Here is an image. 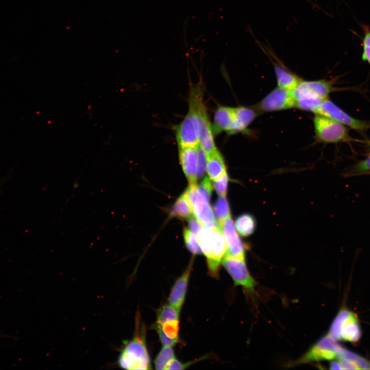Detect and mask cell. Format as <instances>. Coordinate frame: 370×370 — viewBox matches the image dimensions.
Instances as JSON below:
<instances>
[{"label":"cell","mask_w":370,"mask_h":370,"mask_svg":"<svg viewBox=\"0 0 370 370\" xmlns=\"http://www.w3.org/2000/svg\"><path fill=\"white\" fill-rule=\"evenodd\" d=\"M198 190L208 199H210L212 193V185L208 177L203 178L200 184L197 186Z\"/></svg>","instance_id":"cell-32"},{"label":"cell","mask_w":370,"mask_h":370,"mask_svg":"<svg viewBox=\"0 0 370 370\" xmlns=\"http://www.w3.org/2000/svg\"><path fill=\"white\" fill-rule=\"evenodd\" d=\"M235 228L243 236L251 235L256 228V221L251 214L245 213L239 216L235 221Z\"/></svg>","instance_id":"cell-21"},{"label":"cell","mask_w":370,"mask_h":370,"mask_svg":"<svg viewBox=\"0 0 370 370\" xmlns=\"http://www.w3.org/2000/svg\"><path fill=\"white\" fill-rule=\"evenodd\" d=\"M189 229L195 234H197L198 231L201 227V224L194 217H190L189 218Z\"/></svg>","instance_id":"cell-36"},{"label":"cell","mask_w":370,"mask_h":370,"mask_svg":"<svg viewBox=\"0 0 370 370\" xmlns=\"http://www.w3.org/2000/svg\"><path fill=\"white\" fill-rule=\"evenodd\" d=\"M335 340L329 335L321 338L298 361L299 363L330 360L337 357L343 349Z\"/></svg>","instance_id":"cell-6"},{"label":"cell","mask_w":370,"mask_h":370,"mask_svg":"<svg viewBox=\"0 0 370 370\" xmlns=\"http://www.w3.org/2000/svg\"><path fill=\"white\" fill-rule=\"evenodd\" d=\"M196 235L201 252L206 257L210 273L217 276L227 250L224 236L218 225L202 226Z\"/></svg>","instance_id":"cell-3"},{"label":"cell","mask_w":370,"mask_h":370,"mask_svg":"<svg viewBox=\"0 0 370 370\" xmlns=\"http://www.w3.org/2000/svg\"><path fill=\"white\" fill-rule=\"evenodd\" d=\"M234 119V107L221 106L215 110L212 126L214 133L223 132L230 135Z\"/></svg>","instance_id":"cell-16"},{"label":"cell","mask_w":370,"mask_h":370,"mask_svg":"<svg viewBox=\"0 0 370 370\" xmlns=\"http://www.w3.org/2000/svg\"><path fill=\"white\" fill-rule=\"evenodd\" d=\"M225 196H220L213 207L214 215L218 226L231 217L229 203Z\"/></svg>","instance_id":"cell-23"},{"label":"cell","mask_w":370,"mask_h":370,"mask_svg":"<svg viewBox=\"0 0 370 370\" xmlns=\"http://www.w3.org/2000/svg\"><path fill=\"white\" fill-rule=\"evenodd\" d=\"M228 183V176L227 172L216 181H214L213 187L219 196H226Z\"/></svg>","instance_id":"cell-31"},{"label":"cell","mask_w":370,"mask_h":370,"mask_svg":"<svg viewBox=\"0 0 370 370\" xmlns=\"http://www.w3.org/2000/svg\"><path fill=\"white\" fill-rule=\"evenodd\" d=\"M221 263L235 285L242 286L251 292L254 291L255 281L248 270L245 259L225 255Z\"/></svg>","instance_id":"cell-7"},{"label":"cell","mask_w":370,"mask_h":370,"mask_svg":"<svg viewBox=\"0 0 370 370\" xmlns=\"http://www.w3.org/2000/svg\"><path fill=\"white\" fill-rule=\"evenodd\" d=\"M184 238L186 247L194 254H199L201 253L198 239L196 234L190 229L185 228L183 231Z\"/></svg>","instance_id":"cell-28"},{"label":"cell","mask_w":370,"mask_h":370,"mask_svg":"<svg viewBox=\"0 0 370 370\" xmlns=\"http://www.w3.org/2000/svg\"><path fill=\"white\" fill-rule=\"evenodd\" d=\"M192 263L191 262L183 273L176 280L170 293L169 304L179 311H180L185 300Z\"/></svg>","instance_id":"cell-15"},{"label":"cell","mask_w":370,"mask_h":370,"mask_svg":"<svg viewBox=\"0 0 370 370\" xmlns=\"http://www.w3.org/2000/svg\"><path fill=\"white\" fill-rule=\"evenodd\" d=\"M339 362L342 369H359L355 362L348 359L340 358Z\"/></svg>","instance_id":"cell-34"},{"label":"cell","mask_w":370,"mask_h":370,"mask_svg":"<svg viewBox=\"0 0 370 370\" xmlns=\"http://www.w3.org/2000/svg\"><path fill=\"white\" fill-rule=\"evenodd\" d=\"M206 171L210 178L214 181H216L226 172L223 157L218 150L206 155Z\"/></svg>","instance_id":"cell-18"},{"label":"cell","mask_w":370,"mask_h":370,"mask_svg":"<svg viewBox=\"0 0 370 370\" xmlns=\"http://www.w3.org/2000/svg\"><path fill=\"white\" fill-rule=\"evenodd\" d=\"M227 246L225 255L245 259V247L237 234L231 217L219 226Z\"/></svg>","instance_id":"cell-11"},{"label":"cell","mask_w":370,"mask_h":370,"mask_svg":"<svg viewBox=\"0 0 370 370\" xmlns=\"http://www.w3.org/2000/svg\"><path fill=\"white\" fill-rule=\"evenodd\" d=\"M179 312L180 311L170 304L163 305L157 312L155 325L167 321L179 320Z\"/></svg>","instance_id":"cell-25"},{"label":"cell","mask_w":370,"mask_h":370,"mask_svg":"<svg viewBox=\"0 0 370 370\" xmlns=\"http://www.w3.org/2000/svg\"><path fill=\"white\" fill-rule=\"evenodd\" d=\"M192 214L191 203L184 193L176 201L170 214L173 217L185 219L191 217Z\"/></svg>","instance_id":"cell-20"},{"label":"cell","mask_w":370,"mask_h":370,"mask_svg":"<svg viewBox=\"0 0 370 370\" xmlns=\"http://www.w3.org/2000/svg\"><path fill=\"white\" fill-rule=\"evenodd\" d=\"M358 172L370 171V155L364 160L361 161L356 168Z\"/></svg>","instance_id":"cell-35"},{"label":"cell","mask_w":370,"mask_h":370,"mask_svg":"<svg viewBox=\"0 0 370 370\" xmlns=\"http://www.w3.org/2000/svg\"><path fill=\"white\" fill-rule=\"evenodd\" d=\"M295 106L291 91L278 87L257 103L255 109L259 112H269L287 109Z\"/></svg>","instance_id":"cell-9"},{"label":"cell","mask_w":370,"mask_h":370,"mask_svg":"<svg viewBox=\"0 0 370 370\" xmlns=\"http://www.w3.org/2000/svg\"><path fill=\"white\" fill-rule=\"evenodd\" d=\"M257 114L254 108L245 106L234 107L233 123L230 135L245 131Z\"/></svg>","instance_id":"cell-17"},{"label":"cell","mask_w":370,"mask_h":370,"mask_svg":"<svg viewBox=\"0 0 370 370\" xmlns=\"http://www.w3.org/2000/svg\"><path fill=\"white\" fill-rule=\"evenodd\" d=\"M157 332H161L171 339H178L179 320L167 321L159 325H155Z\"/></svg>","instance_id":"cell-26"},{"label":"cell","mask_w":370,"mask_h":370,"mask_svg":"<svg viewBox=\"0 0 370 370\" xmlns=\"http://www.w3.org/2000/svg\"><path fill=\"white\" fill-rule=\"evenodd\" d=\"M207 168L206 154L201 147L198 145L197 148V171L196 177L201 178L205 174Z\"/></svg>","instance_id":"cell-30"},{"label":"cell","mask_w":370,"mask_h":370,"mask_svg":"<svg viewBox=\"0 0 370 370\" xmlns=\"http://www.w3.org/2000/svg\"><path fill=\"white\" fill-rule=\"evenodd\" d=\"M315 114L330 118L358 131L365 130L370 127L369 121L351 117L327 99L322 101Z\"/></svg>","instance_id":"cell-8"},{"label":"cell","mask_w":370,"mask_h":370,"mask_svg":"<svg viewBox=\"0 0 370 370\" xmlns=\"http://www.w3.org/2000/svg\"><path fill=\"white\" fill-rule=\"evenodd\" d=\"M361 27L363 31V36L362 38V59L367 62L370 65V29L366 25L362 24Z\"/></svg>","instance_id":"cell-29"},{"label":"cell","mask_w":370,"mask_h":370,"mask_svg":"<svg viewBox=\"0 0 370 370\" xmlns=\"http://www.w3.org/2000/svg\"><path fill=\"white\" fill-rule=\"evenodd\" d=\"M174 358L172 346H163L154 361L155 369H165L169 362Z\"/></svg>","instance_id":"cell-24"},{"label":"cell","mask_w":370,"mask_h":370,"mask_svg":"<svg viewBox=\"0 0 370 370\" xmlns=\"http://www.w3.org/2000/svg\"><path fill=\"white\" fill-rule=\"evenodd\" d=\"M313 122L316 138L321 142L331 143L351 140L348 129L338 121L316 114Z\"/></svg>","instance_id":"cell-4"},{"label":"cell","mask_w":370,"mask_h":370,"mask_svg":"<svg viewBox=\"0 0 370 370\" xmlns=\"http://www.w3.org/2000/svg\"><path fill=\"white\" fill-rule=\"evenodd\" d=\"M192 363L193 362L182 363L174 358L169 362L165 369H184Z\"/></svg>","instance_id":"cell-33"},{"label":"cell","mask_w":370,"mask_h":370,"mask_svg":"<svg viewBox=\"0 0 370 370\" xmlns=\"http://www.w3.org/2000/svg\"><path fill=\"white\" fill-rule=\"evenodd\" d=\"M192 209L195 218L202 226L209 227L218 226L209 201L197 188V183L189 184L184 192Z\"/></svg>","instance_id":"cell-5"},{"label":"cell","mask_w":370,"mask_h":370,"mask_svg":"<svg viewBox=\"0 0 370 370\" xmlns=\"http://www.w3.org/2000/svg\"><path fill=\"white\" fill-rule=\"evenodd\" d=\"M338 358H344L351 360L356 364L359 369H370V361L344 348L342 349Z\"/></svg>","instance_id":"cell-27"},{"label":"cell","mask_w":370,"mask_h":370,"mask_svg":"<svg viewBox=\"0 0 370 370\" xmlns=\"http://www.w3.org/2000/svg\"><path fill=\"white\" fill-rule=\"evenodd\" d=\"M362 331L357 315L353 313L344 324L341 331V340L357 342L361 337Z\"/></svg>","instance_id":"cell-19"},{"label":"cell","mask_w":370,"mask_h":370,"mask_svg":"<svg viewBox=\"0 0 370 370\" xmlns=\"http://www.w3.org/2000/svg\"><path fill=\"white\" fill-rule=\"evenodd\" d=\"M176 137L179 146L199 145L192 114L188 111L184 119L175 129Z\"/></svg>","instance_id":"cell-13"},{"label":"cell","mask_w":370,"mask_h":370,"mask_svg":"<svg viewBox=\"0 0 370 370\" xmlns=\"http://www.w3.org/2000/svg\"><path fill=\"white\" fill-rule=\"evenodd\" d=\"M265 47L273 58L266 54L272 62L276 78L278 87L289 91H292L303 80L299 77L288 70L279 61L271 49L266 45Z\"/></svg>","instance_id":"cell-12"},{"label":"cell","mask_w":370,"mask_h":370,"mask_svg":"<svg viewBox=\"0 0 370 370\" xmlns=\"http://www.w3.org/2000/svg\"><path fill=\"white\" fill-rule=\"evenodd\" d=\"M332 90L331 83L326 80H302L291 92L294 99L306 97L324 100Z\"/></svg>","instance_id":"cell-10"},{"label":"cell","mask_w":370,"mask_h":370,"mask_svg":"<svg viewBox=\"0 0 370 370\" xmlns=\"http://www.w3.org/2000/svg\"><path fill=\"white\" fill-rule=\"evenodd\" d=\"M330 368L331 369H341L339 361H332L330 364Z\"/></svg>","instance_id":"cell-37"},{"label":"cell","mask_w":370,"mask_h":370,"mask_svg":"<svg viewBox=\"0 0 370 370\" xmlns=\"http://www.w3.org/2000/svg\"><path fill=\"white\" fill-rule=\"evenodd\" d=\"M198 146H179L180 162L190 184L196 183Z\"/></svg>","instance_id":"cell-14"},{"label":"cell","mask_w":370,"mask_h":370,"mask_svg":"<svg viewBox=\"0 0 370 370\" xmlns=\"http://www.w3.org/2000/svg\"><path fill=\"white\" fill-rule=\"evenodd\" d=\"M188 111L193 117L199 146L206 155L217 151L212 126L203 100V89L201 85L191 86Z\"/></svg>","instance_id":"cell-2"},{"label":"cell","mask_w":370,"mask_h":370,"mask_svg":"<svg viewBox=\"0 0 370 370\" xmlns=\"http://www.w3.org/2000/svg\"><path fill=\"white\" fill-rule=\"evenodd\" d=\"M139 313L136 317L135 331L133 338L123 341L117 358V365L128 370L150 369V357L145 343V328L140 325Z\"/></svg>","instance_id":"cell-1"},{"label":"cell","mask_w":370,"mask_h":370,"mask_svg":"<svg viewBox=\"0 0 370 370\" xmlns=\"http://www.w3.org/2000/svg\"><path fill=\"white\" fill-rule=\"evenodd\" d=\"M353 313L347 309H341L334 319L330 327L328 335L335 340H341L342 327Z\"/></svg>","instance_id":"cell-22"}]
</instances>
